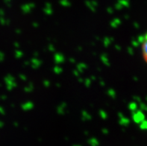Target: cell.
Instances as JSON below:
<instances>
[{
  "label": "cell",
  "mask_w": 147,
  "mask_h": 146,
  "mask_svg": "<svg viewBox=\"0 0 147 146\" xmlns=\"http://www.w3.org/2000/svg\"><path fill=\"white\" fill-rule=\"evenodd\" d=\"M141 50L144 59L145 60V61L147 63V32L144 34L143 38H142Z\"/></svg>",
  "instance_id": "cell-1"
}]
</instances>
